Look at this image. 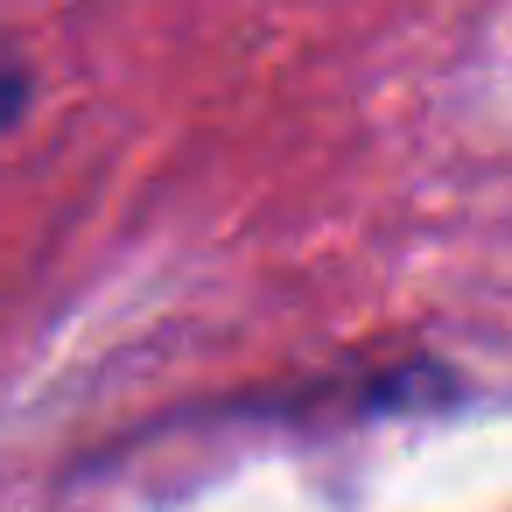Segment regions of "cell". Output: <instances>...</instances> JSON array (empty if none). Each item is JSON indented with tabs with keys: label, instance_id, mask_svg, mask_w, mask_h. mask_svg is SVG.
Here are the masks:
<instances>
[{
	"label": "cell",
	"instance_id": "cell-1",
	"mask_svg": "<svg viewBox=\"0 0 512 512\" xmlns=\"http://www.w3.org/2000/svg\"><path fill=\"white\" fill-rule=\"evenodd\" d=\"M29 106H36V78H29V64H22L15 50H0V134H8Z\"/></svg>",
	"mask_w": 512,
	"mask_h": 512
}]
</instances>
